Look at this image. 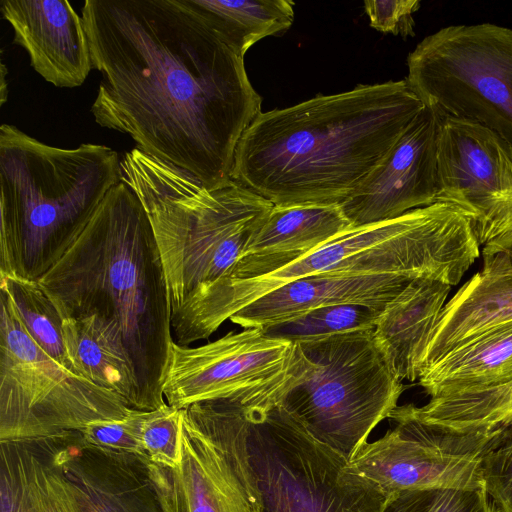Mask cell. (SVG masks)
Listing matches in <instances>:
<instances>
[{
	"label": "cell",
	"mask_w": 512,
	"mask_h": 512,
	"mask_svg": "<svg viewBox=\"0 0 512 512\" xmlns=\"http://www.w3.org/2000/svg\"><path fill=\"white\" fill-rule=\"evenodd\" d=\"M440 119L424 107L381 164L340 204L353 227L391 220L437 202Z\"/></svg>",
	"instance_id": "obj_13"
},
{
	"label": "cell",
	"mask_w": 512,
	"mask_h": 512,
	"mask_svg": "<svg viewBox=\"0 0 512 512\" xmlns=\"http://www.w3.org/2000/svg\"><path fill=\"white\" fill-rule=\"evenodd\" d=\"M189 3L241 58L256 42L284 33L294 21L291 0H189Z\"/></svg>",
	"instance_id": "obj_25"
},
{
	"label": "cell",
	"mask_w": 512,
	"mask_h": 512,
	"mask_svg": "<svg viewBox=\"0 0 512 512\" xmlns=\"http://www.w3.org/2000/svg\"><path fill=\"white\" fill-rule=\"evenodd\" d=\"M407 67L406 81L425 107L485 126L512 146V29L444 27L416 45Z\"/></svg>",
	"instance_id": "obj_10"
},
{
	"label": "cell",
	"mask_w": 512,
	"mask_h": 512,
	"mask_svg": "<svg viewBox=\"0 0 512 512\" xmlns=\"http://www.w3.org/2000/svg\"><path fill=\"white\" fill-rule=\"evenodd\" d=\"M418 381L430 398L477 393L512 382V321L426 366Z\"/></svg>",
	"instance_id": "obj_23"
},
{
	"label": "cell",
	"mask_w": 512,
	"mask_h": 512,
	"mask_svg": "<svg viewBox=\"0 0 512 512\" xmlns=\"http://www.w3.org/2000/svg\"><path fill=\"white\" fill-rule=\"evenodd\" d=\"M473 217L435 202L397 218L353 227L295 262L250 279L224 278L171 317L174 341L208 339L236 312L294 280L315 275L431 277L457 285L480 256Z\"/></svg>",
	"instance_id": "obj_4"
},
{
	"label": "cell",
	"mask_w": 512,
	"mask_h": 512,
	"mask_svg": "<svg viewBox=\"0 0 512 512\" xmlns=\"http://www.w3.org/2000/svg\"><path fill=\"white\" fill-rule=\"evenodd\" d=\"M5 69H6L5 65L2 63L1 64V75H2L1 76V105H3L5 100H6V88H5V85H4L5 84V77L4 76L6 74Z\"/></svg>",
	"instance_id": "obj_34"
},
{
	"label": "cell",
	"mask_w": 512,
	"mask_h": 512,
	"mask_svg": "<svg viewBox=\"0 0 512 512\" xmlns=\"http://www.w3.org/2000/svg\"><path fill=\"white\" fill-rule=\"evenodd\" d=\"M295 344L305 372L280 404L314 438L349 461L398 406L402 380L377 347L373 330Z\"/></svg>",
	"instance_id": "obj_8"
},
{
	"label": "cell",
	"mask_w": 512,
	"mask_h": 512,
	"mask_svg": "<svg viewBox=\"0 0 512 512\" xmlns=\"http://www.w3.org/2000/svg\"><path fill=\"white\" fill-rule=\"evenodd\" d=\"M255 512H381L386 496L273 395L198 402Z\"/></svg>",
	"instance_id": "obj_6"
},
{
	"label": "cell",
	"mask_w": 512,
	"mask_h": 512,
	"mask_svg": "<svg viewBox=\"0 0 512 512\" xmlns=\"http://www.w3.org/2000/svg\"><path fill=\"white\" fill-rule=\"evenodd\" d=\"M81 17L97 124L208 189L231 181L240 138L261 113L244 58L189 0H86Z\"/></svg>",
	"instance_id": "obj_1"
},
{
	"label": "cell",
	"mask_w": 512,
	"mask_h": 512,
	"mask_svg": "<svg viewBox=\"0 0 512 512\" xmlns=\"http://www.w3.org/2000/svg\"><path fill=\"white\" fill-rule=\"evenodd\" d=\"M64 319L94 317L123 350L142 411L167 402L171 302L147 213L123 181L107 193L66 253L39 280Z\"/></svg>",
	"instance_id": "obj_3"
},
{
	"label": "cell",
	"mask_w": 512,
	"mask_h": 512,
	"mask_svg": "<svg viewBox=\"0 0 512 512\" xmlns=\"http://www.w3.org/2000/svg\"><path fill=\"white\" fill-rule=\"evenodd\" d=\"M121 158L102 144H45L0 126V275L38 281L122 181Z\"/></svg>",
	"instance_id": "obj_5"
},
{
	"label": "cell",
	"mask_w": 512,
	"mask_h": 512,
	"mask_svg": "<svg viewBox=\"0 0 512 512\" xmlns=\"http://www.w3.org/2000/svg\"><path fill=\"white\" fill-rule=\"evenodd\" d=\"M304 372L297 344L268 337L261 328H244L198 347L173 342L163 395L178 409L210 400L286 395Z\"/></svg>",
	"instance_id": "obj_12"
},
{
	"label": "cell",
	"mask_w": 512,
	"mask_h": 512,
	"mask_svg": "<svg viewBox=\"0 0 512 512\" xmlns=\"http://www.w3.org/2000/svg\"><path fill=\"white\" fill-rule=\"evenodd\" d=\"M182 450L177 467L148 460L164 512H255L221 444L194 404L182 409Z\"/></svg>",
	"instance_id": "obj_15"
},
{
	"label": "cell",
	"mask_w": 512,
	"mask_h": 512,
	"mask_svg": "<svg viewBox=\"0 0 512 512\" xmlns=\"http://www.w3.org/2000/svg\"><path fill=\"white\" fill-rule=\"evenodd\" d=\"M389 418L396 425L364 443L348 461L354 473L373 482L386 498L406 490L484 488L483 459L507 429L459 432L424 422L404 405Z\"/></svg>",
	"instance_id": "obj_11"
},
{
	"label": "cell",
	"mask_w": 512,
	"mask_h": 512,
	"mask_svg": "<svg viewBox=\"0 0 512 512\" xmlns=\"http://www.w3.org/2000/svg\"><path fill=\"white\" fill-rule=\"evenodd\" d=\"M122 181L140 199L165 270L171 315L231 276L273 204L233 180L208 189L184 171L134 148Z\"/></svg>",
	"instance_id": "obj_7"
},
{
	"label": "cell",
	"mask_w": 512,
	"mask_h": 512,
	"mask_svg": "<svg viewBox=\"0 0 512 512\" xmlns=\"http://www.w3.org/2000/svg\"><path fill=\"white\" fill-rule=\"evenodd\" d=\"M483 482L496 512H512V427L484 457Z\"/></svg>",
	"instance_id": "obj_32"
},
{
	"label": "cell",
	"mask_w": 512,
	"mask_h": 512,
	"mask_svg": "<svg viewBox=\"0 0 512 512\" xmlns=\"http://www.w3.org/2000/svg\"><path fill=\"white\" fill-rule=\"evenodd\" d=\"M411 280L399 275L303 277L262 295L229 320L243 328H264L330 305L359 304L382 311Z\"/></svg>",
	"instance_id": "obj_18"
},
{
	"label": "cell",
	"mask_w": 512,
	"mask_h": 512,
	"mask_svg": "<svg viewBox=\"0 0 512 512\" xmlns=\"http://www.w3.org/2000/svg\"><path fill=\"white\" fill-rule=\"evenodd\" d=\"M0 289L10 297L34 341L61 366L78 375L65 348L63 318L39 282L0 275Z\"/></svg>",
	"instance_id": "obj_27"
},
{
	"label": "cell",
	"mask_w": 512,
	"mask_h": 512,
	"mask_svg": "<svg viewBox=\"0 0 512 512\" xmlns=\"http://www.w3.org/2000/svg\"><path fill=\"white\" fill-rule=\"evenodd\" d=\"M381 512H496L485 488L406 490L386 499Z\"/></svg>",
	"instance_id": "obj_29"
},
{
	"label": "cell",
	"mask_w": 512,
	"mask_h": 512,
	"mask_svg": "<svg viewBox=\"0 0 512 512\" xmlns=\"http://www.w3.org/2000/svg\"><path fill=\"white\" fill-rule=\"evenodd\" d=\"M380 313V310L359 304L330 305L261 329L268 337L299 343L352 331L374 330Z\"/></svg>",
	"instance_id": "obj_28"
},
{
	"label": "cell",
	"mask_w": 512,
	"mask_h": 512,
	"mask_svg": "<svg viewBox=\"0 0 512 512\" xmlns=\"http://www.w3.org/2000/svg\"><path fill=\"white\" fill-rule=\"evenodd\" d=\"M61 460L86 512H164L147 458L91 445L71 431L63 434Z\"/></svg>",
	"instance_id": "obj_17"
},
{
	"label": "cell",
	"mask_w": 512,
	"mask_h": 512,
	"mask_svg": "<svg viewBox=\"0 0 512 512\" xmlns=\"http://www.w3.org/2000/svg\"><path fill=\"white\" fill-rule=\"evenodd\" d=\"M351 228L340 204L274 205L227 278L250 279L276 271Z\"/></svg>",
	"instance_id": "obj_21"
},
{
	"label": "cell",
	"mask_w": 512,
	"mask_h": 512,
	"mask_svg": "<svg viewBox=\"0 0 512 512\" xmlns=\"http://www.w3.org/2000/svg\"><path fill=\"white\" fill-rule=\"evenodd\" d=\"M145 414L146 411L134 409L122 420L94 422L81 429L80 433L91 445L147 458L141 444V427Z\"/></svg>",
	"instance_id": "obj_31"
},
{
	"label": "cell",
	"mask_w": 512,
	"mask_h": 512,
	"mask_svg": "<svg viewBox=\"0 0 512 512\" xmlns=\"http://www.w3.org/2000/svg\"><path fill=\"white\" fill-rule=\"evenodd\" d=\"M63 434L0 441V512H86L62 464Z\"/></svg>",
	"instance_id": "obj_19"
},
{
	"label": "cell",
	"mask_w": 512,
	"mask_h": 512,
	"mask_svg": "<svg viewBox=\"0 0 512 512\" xmlns=\"http://www.w3.org/2000/svg\"><path fill=\"white\" fill-rule=\"evenodd\" d=\"M452 286L431 278L411 280L386 304L373 330L374 340L400 380L415 381Z\"/></svg>",
	"instance_id": "obj_22"
},
{
	"label": "cell",
	"mask_w": 512,
	"mask_h": 512,
	"mask_svg": "<svg viewBox=\"0 0 512 512\" xmlns=\"http://www.w3.org/2000/svg\"><path fill=\"white\" fill-rule=\"evenodd\" d=\"M13 43L42 78L59 88L81 86L93 69L82 17L67 0H1Z\"/></svg>",
	"instance_id": "obj_16"
},
{
	"label": "cell",
	"mask_w": 512,
	"mask_h": 512,
	"mask_svg": "<svg viewBox=\"0 0 512 512\" xmlns=\"http://www.w3.org/2000/svg\"><path fill=\"white\" fill-rule=\"evenodd\" d=\"M133 410L117 393L48 355L0 289V441L80 431L94 422L122 420Z\"/></svg>",
	"instance_id": "obj_9"
},
{
	"label": "cell",
	"mask_w": 512,
	"mask_h": 512,
	"mask_svg": "<svg viewBox=\"0 0 512 512\" xmlns=\"http://www.w3.org/2000/svg\"><path fill=\"white\" fill-rule=\"evenodd\" d=\"M66 351L79 376L123 397L131 408L141 410L137 382L122 351L94 317L64 319Z\"/></svg>",
	"instance_id": "obj_24"
},
{
	"label": "cell",
	"mask_w": 512,
	"mask_h": 512,
	"mask_svg": "<svg viewBox=\"0 0 512 512\" xmlns=\"http://www.w3.org/2000/svg\"><path fill=\"white\" fill-rule=\"evenodd\" d=\"M437 202L474 220L512 196V146L494 131L455 117H441L437 135Z\"/></svg>",
	"instance_id": "obj_14"
},
{
	"label": "cell",
	"mask_w": 512,
	"mask_h": 512,
	"mask_svg": "<svg viewBox=\"0 0 512 512\" xmlns=\"http://www.w3.org/2000/svg\"><path fill=\"white\" fill-rule=\"evenodd\" d=\"M420 5L418 0H367L364 2L371 27L402 37L415 35L413 14Z\"/></svg>",
	"instance_id": "obj_33"
},
{
	"label": "cell",
	"mask_w": 512,
	"mask_h": 512,
	"mask_svg": "<svg viewBox=\"0 0 512 512\" xmlns=\"http://www.w3.org/2000/svg\"><path fill=\"white\" fill-rule=\"evenodd\" d=\"M481 254L482 269L446 302L422 370L460 345L512 321V262L503 252Z\"/></svg>",
	"instance_id": "obj_20"
},
{
	"label": "cell",
	"mask_w": 512,
	"mask_h": 512,
	"mask_svg": "<svg viewBox=\"0 0 512 512\" xmlns=\"http://www.w3.org/2000/svg\"><path fill=\"white\" fill-rule=\"evenodd\" d=\"M405 408L418 419L459 432L512 427V382L489 390L430 398L427 404Z\"/></svg>",
	"instance_id": "obj_26"
},
{
	"label": "cell",
	"mask_w": 512,
	"mask_h": 512,
	"mask_svg": "<svg viewBox=\"0 0 512 512\" xmlns=\"http://www.w3.org/2000/svg\"><path fill=\"white\" fill-rule=\"evenodd\" d=\"M424 107L404 79L261 112L238 142L231 180L273 205L341 204Z\"/></svg>",
	"instance_id": "obj_2"
},
{
	"label": "cell",
	"mask_w": 512,
	"mask_h": 512,
	"mask_svg": "<svg viewBox=\"0 0 512 512\" xmlns=\"http://www.w3.org/2000/svg\"><path fill=\"white\" fill-rule=\"evenodd\" d=\"M183 412L167 403L146 411L141 427V444L148 460L175 468L181 460Z\"/></svg>",
	"instance_id": "obj_30"
}]
</instances>
